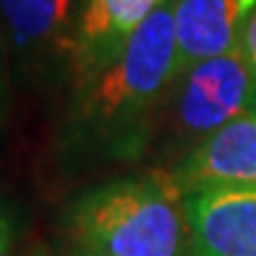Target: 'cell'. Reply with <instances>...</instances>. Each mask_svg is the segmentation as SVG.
I'll use <instances>...</instances> for the list:
<instances>
[{
    "label": "cell",
    "mask_w": 256,
    "mask_h": 256,
    "mask_svg": "<svg viewBox=\"0 0 256 256\" xmlns=\"http://www.w3.org/2000/svg\"><path fill=\"white\" fill-rule=\"evenodd\" d=\"M191 256H199V254H196V251H194V254H191Z\"/></svg>",
    "instance_id": "obj_13"
},
{
    "label": "cell",
    "mask_w": 256,
    "mask_h": 256,
    "mask_svg": "<svg viewBox=\"0 0 256 256\" xmlns=\"http://www.w3.org/2000/svg\"><path fill=\"white\" fill-rule=\"evenodd\" d=\"M172 86V131L180 142L199 146L240 115L251 112L256 102V68L248 63L243 48H238L191 66Z\"/></svg>",
    "instance_id": "obj_3"
},
{
    "label": "cell",
    "mask_w": 256,
    "mask_h": 256,
    "mask_svg": "<svg viewBox=\"0 0 256 256\" xmlns=\"http://www.w3.org/2000/svg\"><path fill=\"white\" fill-rule=\"evenodd\" d=\"M188 217L199 256H256L254 188H204L188 194Z\"/></svg>",
    "instance_id": "obj_7"
},
{
    "label": "cell",
    "mask_w": 256,
    "mask_h": 256,
    "mask_svg": "<svg viewBox=\"0 0 256 256\" xmlns=\"http://www.w3.org/2000/svg\"><path fill=\"white\" fill-rule=\"evenodd\" d=\"M178 81L172 3L160 6L123 52L78 84L76 120L92 142L134 152L146 120Z\"/></svg>",
    "instance_id": "obj_2"
},
{
    "label": "cell",
    "mask_w": 256,
    "mask_h": 256,
    "mask_svg": "<svg viewBox=\"0 0 256 256\" xmlns=\"http://www.w3.org/2000/svg\"><path fill=\"white\" fill-rule=\"evenodd\" d=\"M243 52H246V58H248V63L256 68V10L251 14V18H248V24H246V32H243Z\"/></svg>",
    "instance_id": "obj_10"
},
{
    "label": "cell",
    "mask_w": 256,
    "mask_h": 256,
    "mask_svg": "<svg viewBox=\"0 0 256 256\" xmlns=\"http://www.w3.org/2000/svg\"><path fill=\"white\" fill-rule=\"evenodd\" d=\"M74 256H81V254H74Z\"/></svg>",
    "instance_id": "obj_14"
},
{
    "label": "cell",
    "mask_w": 256,
    "mask_h": 256,
    "mask_svg": "<svg viewBox=\"0 0 256 256\" xmlns=\"http://www.w3.org/2000/svg\"><path fill=\"white\" fill-rule=\"evenodd\" d=\"M251 112H254V115H256V102H254V108H251Z\"/></svg>",
    "instance_id": "obj_12"
},
{
    "label": "cell",
    "mask_w": 256,
    "mask_h": 256,
    "mask_svg": "<svg viewBox=\"0 0 256 256\" xmlns=\"http://www.w3.org/2000/svg\"><path fill=\"white\" fill-rule=\"evenodd\" d=\"M178 44V76L191 66L243 44L256 0H170Z\"/></svg>",
    "instance_id": "obj_6"
},
{
    "label": "cell",
    "mask_w": 256,
    "mask_h": 256,
    "mask_svg": "<svg viewBox=\"0 0 256 256\" xmlns=\"http://www.w3.org/2000/svg\"><path fill=\"white\" fill-rule=\"evenodd\" d=\"M168 0H81L68 37V58L78 84L115 60L128 40Z\"/></svg>",
    "instance_id": "obj_4"
},
{
    "label": "cell",
    "mask_w": 256,
    "mask_h": 256,
    "mask_svg": "<svg viewBox=\"0 0 256 256\" xmlns=\"http://www.w3.org/2000/svg\"><path fill=\"white\" fill-rule=\"evenodd\" d=\"M0 256H16V220L0 206Z\"/></svg>",
    "instance_id": "obj_9"
},
{
    "label": "cell",
    "mask_w": 256,
    "mask_h": 256,
    "mask_svg": "<svg viewBox=\"0 0 256 256\" xmlns=\"http://www.w3.org/2000/svg\"><path fill=\"white\" fill-rule=\"evenodd\" d=\"M34 256H48V254H44V251H37V254H34Z\"/></svg>",
    "instance_id": "obj_11"
},
{
    "label": "cell",
    "mask_w": 256,
    "mask_h": 256,
    "mask_svg": "<svg viewBox=\"0 0 256 256\" xmlns=\"http://www.w3.org/2000/svg\"><path fill=\"white\" fill-rule=\"evenodd\" d=\"M186 194L204 188L256 191V115L246 112L186 152L172 170Z\"/></svg>",
    "instance_id": "obj_5"
},
{
    "label": "cell",
    "mask_w": 256,
    "mask_h": 256,
    "mask_svg": "<svg viewBox=\"0 0 256 256\" xmlns=\"http://www.w3.org/2000/svg\"><path fill=\"white\" fill-rule=\"evenodd\" d=\"M68 236L81 256H191L188 194L172 170L115 178L68 206Z\"/></svg>",
    "instance_id": "obj_1"
},
{
    "label": "cell",
    "mask_w": 256,
    "mask_h": 256,
    "mask_svg": "<svg viewBox=\"0 0 256 256\" xmlns=\"http://www.w3.org/2000/svg\"><path fill=\"white\" fill-rule=\"evenodd\" d=\"M74 0H0V14L21 50L55 40L71 21Z\"/></svg>",
    "instance_id": "obj_8"
}]
</instances>
